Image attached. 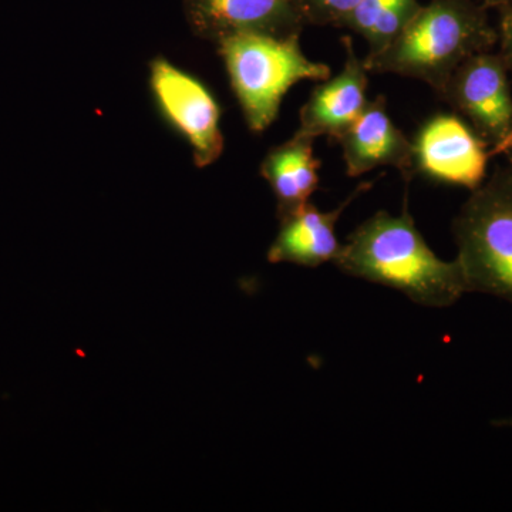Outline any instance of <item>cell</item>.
Returning <instances> with one entry per match:
<instances>
[{
    "label": "cell",
    "instance_id": "15",
    "mask_svg": "<svg viewBox=\"0 0 512 512\" xmlns=\"http://www.w3.org/2000/svg\"><path fill=\"white\" fill-rule=\"evenodd\" d=\"M498 40L501 43L500 55L503 57L508 70L512 72V9L501 10Z\"/></svg>",
    "mask_w": 512,
    "mask_h": 512
},
{
    "label": "cell",
    "instance_id": "8",
    "mask_svg": "<svg viewBox=\"0 0 512 512\" xmlns=\"http://www.w3.org/2000/svg\"><path fill=\"white\" fill-rule=\"evenodd\" d=\"M184 10L195 35L214 43L244 33L301 36L306 25L293 0H184Z\"/></svg>",
    "mask_w": 512,
    "mask_h": 512
},
{
    "label": "cell",
    "instance_id": "2",
    "mask_svg": "<svg viewBox=\"0 0 512 512\" xmlns=\"http://www.w3.org/2000/svg\"><path fill=\"white\" fill-rule=\"evenodd\" d=\"M487 10L474 0H431L392 45L365 57L367 72L412 77L440 94L461 63L498 42Z\"/></svg>",
    "mask_w": 512,
    "mask_h": 512
},
{
    "label": "cell",
    "instance_id": "11",
    "mask_svg": "<svg viewBox=\"0 0 512 512\" xmlns=\"http://www.w3.org/2000/svg\"><path fill=\"white\" fill-rule=\"evenodd\" d=\"M372 184H360L336 210L323 212L308 202L279 218L281 228L269 248L268 261L271 264L286 262L306 268H318L326 262H335L342 249L336 237L340 215Z\"/></svg>",
    "mask_w": 512,
    "mask_h": 512
},
{
    "label": "cell",
    "instance_id": "12",
    "mask_svg": "<svg viewBox=\"0 0 512 512\" xmlns=\"http://www.w3.org/2000/svg\"><path fill=\"white\" fill-rule=\"evenodd\" d=\"M315 138L296 131L291 140L266 154L261 175L271 185L276 198L278 218L308 204L318 191L320 161L313 156Z\"/></svg>",
    "mask_w": 512,
    "mask_h": 512
},
{
    "label": "cell",
    "instance_id": "13",
    "mask_svg": "<svg viewBox=\"0 0 512 512\" xmlns=\"http://www.w3.org/2000/svg\"><path fill=\"white\" fill-rule=\"evenodd\" d=\"M419 0H360L340 28L366 40L369 55L392 45L421 9Z\"/></svg>",
    "mask_w": 512,
    "mask_h": 512
},
{
    "label": "cell",
    "instance_id": "9",
    "mask_svg": "<svg viewBox=\"0 0 512 512\" xmlns=\"http://www.w3.org/2000/svg\"><path fill=\"white\" fill-rule=\"evenodd\" d=\"M336 143L342 147L349 177H359L379 167L396 168L406 181L416 173L413 141L390 119L383 96L369 100L359 119Z\"/></svg>",
    "mask_w": 512,
    "mask_h": 512
},
{
    "label": "cell",
    "instance_id": "4",
    "mask_svg": "<svg viewBox=\"0 0 512 512\" xmlns=\"http://www.w3.org/2000/svg\"><path fill=\"white\" fill-rule=\"evenodd\" d=\"M473 190L454 221L457 261L468 292L512 303V153Z\"/></svg>",
    "mask_w": 512,
    "mask_h": 512
},
{
    "label": "cell",
    "instance_id": "14",
    "mask_svg": "<svg viewBox=\"0 0 512 512\" xmlns=\"http://www.w3.org/2000/svg\"><path fill=\"white\" fill-rule=\"evenodd\" d=\"M360 0H293L306 25L336 26L356 8Z\"/></svg>",
    "mask_w": 512,
    "mask_h": 512
},
{
    "label": "cell",
    "instance_id": "3",
    "mask_svg": "<svg viewBox=\"0 0 512 512\" xmlns=\"http://www.w3.org/2000/svg\"><path fill=\"white\" fill-rule=\"evenodd\" d=\"M248 127L266 130L276 117L282 99L302 80L329 79L332 70L303 55L299 36L274 37L244 33L217 43Z\"/></svg>",
    "mask_w": 512,
    "mask_h": 512
},
{
    "label": "cell",
    "instance_id": "7",
    "mask_svg": "<svg viewBox=\"0 0 512 512\" xmlns=\"http://www.w3.org/2000/svg\"><path fill=\"white\" fill-rule=\"evenodd\" d=\"M497 156L456 114H436L417 131L414 168L439 183L476 190L484 183L488 160Z\"/></svg>",
    "mask_w": 512,
    "mask_h": 512
},
{
    "label": "cell",
    "instance_id": "16",
    "mask_svg": "<svg viewBox=\"0 0 512 512\" xmlns=\"http://www.w3.org/2000/svg\"><path fill=\"white\" fill-rule=\"evenodd\" d=\"M487 9H497L498 12L505 9H512V0H481Z\"/></svg>",
    "mask_w": 512,
    "mask_h": 512
},
{
    "label": "cell",
    "instance_id": "10",
    "mask_svg": "<svg viewBox=\"0 0 512 512\" xmlns=\"http://www.w3.org/2000/svg\"><path fill=\"white\" fill-rule=\"evenodd\" d=\"M343 45L346 52L343 69L312 90L299 113L298 133L338 141L369 103L366 96L369 72L365 63L357 57L348 37Z\"/></svg>",
    "mask_w": 512,
    "mask_h": 512
},
{
    "label": "cell",
    "instance_id": "1",
    "mask_svg": "<svg viewBox=\"0 0 512 512\" xmlns=\"http://www.w3.org/2000/svg\"><path fill=\"white\" fill-rule=\"evenodd\" d=\"M335 265L346 275L389 286L430 308H446L468 292L457 259L443 261L424 241L407 198L399 217L379 211L360 224L342 244Z\"/></svg>",
    "mask_w": 512,
    "mask_h": 512
},
{
    "label": "cell",
    "instance_id": "5",
    "mask_svg": "<svg viewBox=\"0 0 512 512\" xmlns=\"http://www.w3.org/2000/svg\"><path fill=\"white\" fill-rule=\"evenodd\" d=\"M500 53H476L460 64L439 96L446 100L495 154L512 153V96Z\"/></svg>",
    "mask_w": 512,
    "mask_h": 512
},
{
    "label": "cell",
    "instance_id": "6",
    "mask_svg": "<svg viewBox=\"0 0 512 512\" xmlns=\"http://www.w3.org/2000/svg\"><path fill=\"white\" fill-rule=\"evenodd\" d=\"M150 87L158 110L190 144L195 165L204 168L224 151L217 100L204 83L157 57L150 64Z\"/></svg>",
    "mask_w": 512,
    "mask_h": 512
}]
</instances>
